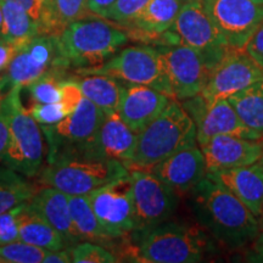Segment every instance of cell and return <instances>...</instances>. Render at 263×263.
<instances>
[{
	"label": "cell",
	"mask_w": 263,
	"mask_h": 263,
	"mask_svg": "<svg viewBox=\"0 0 263 263\" xmlns=\"http://www.w3.org/2000/svg\"><path fill=\"white\" fill-rule=\"evenodd\" d=\"M190 202L197 222L228 248L254 242L261 232L259 219L234 194L205 176L192 190Z\"/></svg>",
	"instance_id": "obj_1"
},
{
	"label": "cell",
	"mask_w": 263,
	"mask_h": 263,
	"mask_svg": "<svg viewBox=\"0 0 263 263\" xmlns=\"http://www.w3.org/2000/svg\"><path fill=\"white\" fill-rule=\"evenodd\" d=\"M196 126L182 104L172 99L166 108L138 133L128 170L151 171L185 146L196 145Z\"/></svg>",
	"instance_id": "obj_2"
},
{
	"label": "cell",
	"mask_w": 263,
	"mask_h": 263,
	"mask_svg": "<svg viewBox=\"0 0 263 263\" xmlns=\"http://www.w3.org/2000/svg\"><path fill=\"white\" fill-rule=\"evenodd\" d=\"M49 161L39 182L67 195H88L105 184L129 174V170L120 161L82 154L60 155Z\"/></svg>",
	"instance_id": "obj_3"
},
{
	"label": "cell",
	"mask_w": 263,
	"mask_h": 263,
	"mask_svg": "<svg viewBox=\"0 0 263 263\" xmlns=\"http://www.w3.org/2000/svg\"><path fill=\"white\" fill-rule=\"evenodd\" d=\"M128 42L124 29L103 20H77L58 35V48L66 64L103 65Z\"/></svg>",
	"instance_id": "obj_4"
},
{
	"label": "cell",
	"mask_w": 263,
	"mask_h": 263,
	"mask_svg": "<svg viewBox=\"0 0 263 263\" xmlns=\"http://www.w3.org/2000/svg\"><path fill=\"white\" fill-rule=\"evenodd\" d=\"M20 91L21 87H12L0 101L9 123V143L2 161L22 176L34 177L42 168L44 144L38 122L24 106Z\"/></svg>",
	"instance_id": "obj_5"
},
{
	"label": "cell",
	"mask_w": 263,
	"mask_h": 263,
	"mask_svg": "<svg viewBox=\"0 0 263 263\" xmlns=\"http://www.w3.org/2000/svg\"><path fill=\"white\" fill-rule=\"evenodd\" d=\"M209 250V240L188 224L164 222L139 232L138 257L146 263L201 262Z\"/></svg>",
	"instance_id": "obj_6"
},
{
	"label": "cell",
	"mask_w": 263,
	"mask_h": 263,
	"mask_svg": "<svg viewBox=\"0 0 263 263\" xmlns=\"http://www.w3.org/2000/svg\"><path fill=\"white\" fill-rule=\"evenodd\" d=\"M82 73L112 76L126 83L154 88L173 99L160 52L149 45L124 48L100 67L84 68Z\"/></svg>",
	"instance_id": "obj_7"
},
{
	"label": "cell",
	"mask_w": 263,
	"mask_h": 263,
	"mask_svg": "<svg viewBox=\"0 0 263 263\" xmlns=\"http://www.w3.org/2000/svg\"><path fill=\"white\" fill-rule=\"evenodd\" d=\"M179 44L190 47L202 55L210 68L230 50L222 34L213 24L202 2H185L176 21L170 28Z\"/></svg>",
	"instance_id": "obj_8"
},
{
	"label": "cell",
	"mask_w": 263,
	"mask_h": 263,
	"mask_svg": "<svg viewBox=\"0 0 263 263\" xmlns=\"http://www.w3.org/2000/svg\"><path fill=\"white\" fill-rule=\"evenodd\" d=\"M134 210V232L167 222L177 207V193L151 171L129 170Z\"/></svg>",
	"instance_id": "obj_9"
},
{
	"label": "cell",
	"mask_w": 263,
	"mask_h": 263,
	"mask_svg": "<svg viewBox=\"0 0 263 263\" xmlns=\"http://www.w3.org/2000/svg\"><path fill=\"white\" fill-rule=\"evenodd\" d=\"M182 106L196 126V143L205 145L217 136H236L263 140L258 134L241 122L228 99L207 100L201 94L182 100Z\"/></svg>",
	"instance_id": "obj_10"
},
{
	"label": "cell",
	"mask_w": 263,
	"mask_h": 263,
	"mask_svg": "<svg viewBox=\"0 0 263 263\" xmlns=\"http://www.w3.org/2000/svg\"><path fill=\"white\" fill-rule=\"evenodd\" d=\"M206 11L227 45L245 50L250 38L263 22V5L251 0H203Z\"/></svg>",
	"instance_id": "obj_11"
},
{
	"label": "cell",
	"mask_w": 263,
	"mask_h": 263,
	"mask_svg": "<svg viewBox=\"0 0 263 263\" xmlns=\"http://www.w3.org/2000/svg\"><path fill=\"white\" fill-rule=\"evenodd\" d=\"M105 116L101 108L83 97L73 112L65 116L60 122L51 124L49 129L44 128L51 144L50 151L59 146L66 147L55 156L49 157V160L60 155H84L100 129Z\"/></svg>",
	"instance_id": "obj_12"
},
{
	"label": "cell",
	"mask_w": 263,
	"mask_h": 263,
	"mask_svg": "<svg viewBox=\"0 0 263 263\" xmlns=\"http://www.w3.org/2000/svg\"><path fill=\"white\" fill-rule=\"evenodd\" d=\"M157 50L173 99L185 100L201 93L211 68L200 52L184 44L161 45Z\"/></svg>",
	"instance_id": "obj_13"
},
{
	"label": "cell",
	"mask_w": 263,
	"mask_h": 263,
	"mask_svg": "<svg viewBox=\"0 0 263 263\" xmlns=\"http://www.w3.org/2000/svg\"><path fill=\"white\" fill-rule=\"evenodd\" d=\"M67 65L60 57L57 35L41 34L21 47L12 58L6 74L0 81V89L5 87H28L51 66Z\"/></svg>",
	"instance_id": "obj_14"
},
{
	"label": "cell",
	"mask_w": 263,
	"mask_h": 263,
	"mask_svg": "<svg viewBox=\"0 0 263 263\" xmlns=\"http://www.w3.org/2000/svg\"><path fill=\"white\" fill-rule=\"evenodd\" d=\"M87 196L98 221L112 238L126 235L136 228L129 174L105 184Z\"/></svg>",
	"instance_id": "obj_15"
},
{
	"label": "cell",
	"mask_w": 263,
	"mask_h": 263,
	"mask_svg": "<svg viewBox=\"0 0 263 263\" xmlns=\"http://www.w3.org/2000/svg\"><path fill=\"white\" fill-rule=\"evenodd\" d=\"M263 81V67L245 50L230 49L210 71L206 85L201 91L207 100L228 99L250 85Z\"/></svg>",
	"instance_id": "obj_16"
},
{
	"label": "cell",
	"mask_w": 263,
	"mask_h": 263,
	"mask_svg": "<svg viewBox=\"0 0 263 263\" xmlns=\"http://www.w3.org/2000/svg\"><path fill=\"white\" fill-rule=\"evenodd\" d=\"M200 149L205 157L206 172L213 173L258 162L263 154V140L217 136Z\"/></svg>",
	"instance_id": "obj_17"
},
{
	"label": "cell",
	"mask_w": 263,
	"mask_h": 263,
	"mask_svg": "<svg viewBox=\"0 0 263 263\" xmlns=\"http://www.w3.org/2000/svg\"><path fill=\"white\" fill-rule=\"evenodd\" d=\"M172 98L141 84L124 87L117 114L132 130L139 133L166 108Z\"/></svg>",
	"instance_id": "obj_18"
},
{
	"label": "cell",
	"mask_w": 263,
	"mask_h": 263,
	"mask_svg": "<svg viewBox=\"0 0 263 263\" xmlns=\"http://www.w3.org/2000/svg\"><path fill=\"white\" fill-rule=\"evenodd\" d=\"M154 172L176 193L185 194L206 176L205 157L196 145L185 146L156 164Z\"/></svg>",
	"instance_id": "obj_19"
},
{
	"label": "cell",
	"mask_w": 263,
	"mask_h": 263,
	"mask_svg": "<svg viewBox=\"0 0 263 263\" xmlns=\"http://www.w3.org/2000/svg\"><path fill=\"white\" fill-rule=\"evenodd\" d=\"M137 140L138 133L132 130L117 112L106 115L93 143L84 155L116 160L126 166L133 156Z\"/></svg>",
	"instance_id": "obj_20"
},
{
	"label": "cell",
	"mask_w": 263,
	"mask_h": 263,
	"mask_svg": "<svg viewBox=\"0 0 263 263\" xmlns=\"http://www.w3.org/2000/svg\"><path fill=\"white\" fill-rule=\"evenodd\" d=\"M206 177L234 194L259 219L263 212V168L258 162L206 173Z\"/></svg>",
	"instance_id": "obj_21"
},
{
	"label": "cell",
	"mask_w": 263,
	"mask_h": 263,
	"mask_svg": "<svg viewBox=\"0 0 263 263\" xmlns=\"http://www.w3.org/2000/svg\"><path fill=\"white\" fill-rule=\"evenodd\" d=\"M29 209L60 233L66 246H74L81 238L72 223L68 195L52 186H45L28 201Z\"/></svg>",
	"instance_id": "obj_22"
},
{
	"label": "cell",
	"mask_w": 263,
	"mask_h": 263,
	"mask_svg": "<svg viewBox=\"0 0 263 263\" xmlns=\"http://www.w3.org/2000/svg\"><path fill=\"white\" fill-rule=\"evenodd\" d=\"M184 3V0H150L140 14L127 24L129 32L143 41H156L157 37L162 39L163 33L172 27Z\"/></svg>",
	"instance_id": "obj_23"
},
{
	"label": "cell",
	"mask_w": 263,
	"mask_h": 263,
	"mask_svg": "<svg viewBox=\"0 0 263 263\" xmlns=\"http://www.w3.org/2000/svg\"><path fill=\"white\" fill-rule=\"evenodd\" d=\"M3 8V26L0 38L20 49L37 35L41 29L28 12L11 0H0Z\"/></svg>",
	"instance_id": "obj_24"
},
{
	"label": "cell",
	"mask_w": 263,
	"mask_h": 263,
	"mask_svg": "<svg viewBox=\"0 0 263 263\" xmlns=\"http://www.w3.org/2000/svg\"><path fill=\"white\" fill-rule=\"evenodd\" d=\"M82 94L103 110L105 115L117 112L123 85L117 78L108 74H90L77 81Z\"/></svg>",
	"instance_id": "obj_25"
},
{
	"label": "cell",
	"mask_w": 263,
	"mask_h": 263,
	"mask_svg": "<svg viewBox=\"0 0 263 263\" xmlns=\"http://www.w3.org/2000/svg\"><path fill=\"white\" fill-rule=\"evenodd\" d=\"M20 240L29 245L57 251L66 248L60 233L29 209L28 203L20 218Z\"/></svg>",
	"instance_id": "obj_26"
},
{
	"label": "cell",
	"mask_w": 263,
	"mask_h": 263,
	"mask_svg": "<svg viewBox=\"0 0 263 263\" xmlns=\"http://www.w3.org/2000/svg\"><path fill=\"white\" fill-rule=\"evenodd\" d=\"M228 101L246 127L263 136V81L230 95Z\"/></svg>",
	"instance_id": "obj_27"
},
{
	"label": "cell",
	"mask_w": 263,
	"mask_h": 263,
	"mask_svg": "<svg viewBox=\"0 0 263 263\" xmlns=\"http://www.w3.org/2000/svg\"><path fill=\"white\" fill-rule=\"evenodd\" d=\"M68 205L72 223L81 240L97 241L114 239L98 221L87 195H68Z\"/></svg>",
	"instance_id": "obj_28"
},
{
	"label": "cell",
	"mask_w": 263,
	"mask_h": 263,
	"mask_svg": "<svg viewBox=\"0 0 263 263\" xmlns=\"http://www.w3.org/2000/svg\"><path fill=\"white\" fill-rule=\"evenodd\" d=\"M87 12V0H52L45 10L41 34L58 37L68 25L83 18Z\"/></svg>",
	"instance_id": "obj_29"
},
{
	"label": "cell",
	"mask_w": 263,
	"mask_h": 263,
	"mask_svg": "<svg viewBox=\"0 0 263 263\" xmlns=\"http://www.w3.org/2000/svg\"><path fill=\"white\" fill-rule=\"evenodd\" d=\"M35 192L34 186L21 173L8 166H0V215L29 201Z\"/></svg>",
	"instance_id": "obj_30"
},
{
	"label": "cell",
	"mask_w": 263,
	"mask_h": 263,
	"mask_svg": "<svg viewBox=\"0 0 263 263\" xmlns=\"http://www.w3.org/2000/svg\"><path fill=\"white\" fill-rule=\"evenodd\" d=\"M48 250L17 241L0 246V262L10 263H41L47 255Z\"/></svg>",
	"instance_id": "obj_31"
},
{
	"label": "cell",
	"mask_w": 263,
	"mask_h": 263,
	"mask_svg": "<svg viewBox=\"0 0 263 263\" xmlns=\"http://www.w3.org/2000/svg\"><path fill=\"white\" fill-rule=\"evenodd\" d=\"M61 82L58 77L51 74H43L38 80L28 85V89L34 103L51 104L60 103V85Z\"/></svg>",
	"instance_id": "obj_32"
},
{
	"label": "cell",
	"mask_w": 263,
	"mask_h": 263,
	"mask_svg": "<svg viewBox=\"0 0 263 263\" xmlns=\"http://www.w3.org/2000/svg\"><path fill=\"white\" fill-rule=\"evenodd\" d=\"M149 2L150 0H116L114 5L105 12L103 18L127 25L140 14Z\"/></svg>",
	"instance_id": "obj_33"
},
{
	"label": "cell",
	"mask_w": 263,
	"mask_h": 263,
	"mask_svg": "<svg viewBox=\"0 0 263 263\" xmlns=\"http://www.w3.org/2000/svg\"><path fill=\"white\" fill-rule=\"evenodd\" d=\"M71 255L72 262L74 263H115L117 261L116 256L110 251L91 242L74 245L71 249Z\"/></svg>",
	"instance_id": "obj_34"
},
{
	"label": "cell",
	"mask_w": 263,
	"mask_h": 263,
	"mask_svg": "<svg viewBox=\"0 0 263 263\" xmlns=\"http://www.w3.org/2000/svg\"><path fill=\"white\" fill-rule=\"evenodd\" d=\"M27 203H20L0 215V246L20 240V218Z\"/></svg>",
	"instance_id": "obj_35"
},
{
	"label": "cell",
	"mask_w": 263,
	"mask_h": 263,
	"mask_svg": "<svg viewBox=\"0 0 263 263\" xmlns=\"http://www.w3.org/2000/svg\"><path fill=\"white\" fill-rule=\"evenodd\" d=\"M28 111L38 123L49 124V126L60 122L62 118L67 116L60 103H34L31 107H29Z\"/></svg>",
	"instance_id": "obj_36"
},
{
	"label": "cell",
	"mask_w": 263,
	"mask_h": 263,
	"mask_svg": "<svg viewBox=\"0 0 263 263\" xmlns=\"http://www.w3.org/2000/svg\"><path fill=\"white\" fill-rule=\"evenodd\" d=\"M60 94V104L64 107L66 115L73 112L83 99V94L77 81H62Z\"/></svg>",
	"instance_id": "obj_37"
},
{
	"label": "cell",
	"mask_w": 263,
	"mask_h": 263,
	"mask_svg": "<svg viewBox=\"0 0 263 263\" xmlns=\"http://www.w3.org/2000/svg\"><path fill=\"white\" fill-rule=\"evenodd\" d=\"M245 51L263 67V22L254 33V35L250 38L245 47Z\"/></svg>",
	"instance_id": "obj_38"
},
{
	"label": "cell",
	"mask_w": 263,
	"mask_h": 263,
	"mask_svg": "<svg viewBox=\"0 0 263 263\" xmlns=\"http://www.w3.org/2000/svg\"><path fill=\"white\" fill-rule=\"evenodd\" d=\"M11 2L21 5L28 12V15L37 22L39 29H42L43 18H44L45 14V6L43 0H11Z\"/></svg>",
	"instance_id": "obj_39"
},
{
	"label": "cell",
	"mask_w": 263,
	"mask_h": 263,
	"mask_svg": "<svg viewBox=\"0 0 263 263\" xmlns=\"http://www.w3.org/2000/svg\"><path fill=\"white\" fill-rule=\"evenodd\" d=\"M18 49L15 47L11 43L3 41L0 38V72L5 68H8L10 62H11L12 58L15 57V54L17 52Z\"/></svg>",
	"instance_id": "obj_40"
},
{
	"label": "cell",
	"mask_w": 263,
	"mask_h": 263,
	"mask_svg": "<svg viewBox=\"0 0 263 263\" xmlns=\"http://www.w3.org/2000/svg\"><path fill=\"white\" fill-rule=\"evenodd\" d=\"M116 0H87V11L88 14L104 17L105 12L107 11Z\"/></svg>",
	"instance_id": "obj_41"
},
{
	"label": "cell",
	"mask_w": 263,
	"mask_h": 263,
	"mask_svg": "<svg viewBox=\"0 0 263 263\" xmlns=\"http://www.w3.org/2000/svg\"><path fill=\"white\" fill-rule=\"evenodd\" d=\"M9 143V123L3 108L0 107V160L4 156Z\"/></svg>",
	"instance_id": "obj_42"
},
{
	"label": "cell",
	"mask_w": 263,
	"mask_h": 263,
	"mask_svg": "<svg viewBox=\"0 0 263 263\" xmlns=\"http://www.w3.org/2000/svg\"><path fill=\"white\" fill-rule=\"evenodd\" d=\"M44 263H70L72 262V255L71 249H61L57 250V251H48L45 255Z\"/></svg>",
	"instance_id": "obj_43"
},
{
	"label": "cell",
	"mask_w": 263,
	"mask_h": 263,
	"mask_svg": "<svg viewBox=\"0 0 263 263\" xmlns=\"http://www.w3.org/2000/svg\"><path fill=\"white\" fill-rule=\"evenodd\" d=\"M246 261L263 263V232H259L255 239L254 248L246 255Z\"/></svg>",
	"instance_id": "obj_44"
},
{
	"label": "cell",
	"mask_w": 263,
	"mask_h": 263,
	"mask_svg": "<svg viewBox=\"0 0 263 263\" xmlns=\"http://www.w3.org/2000/svg\"><path fill=\"white\" fill-rule=\"evenodd\" d=\"M2 26H3V8H2V2H0V32H2Z\"/></svg>",
	"instance_id": "obj_45"
},
{
	"label": "cell",
	"mask_w": 263,
	"mask_h": 263,
	"mask_svg": "<svg viewBox=\"0 0 263 263\" xmlns=\"http://www.w3.org/2000/svg\"><path fill=\"white\" fill-rule=\"evenodd\" d=\"M43 3H44V6H45V10H47L49 6L51 5V3H52V0H43ZM42 31V29H41Z\"/></svg>",
	"instance_id": "obj_46"
},
{
	"label": "cell",
	"mask_w": 263,
	"mask_h": 263,
	"mask_svg": "<svg viewBox=\"0 0 263 263\" xmlns=\"http://www.w3.org/2000/svg\"><path fill=\"white\" fill-rule=\"evenodd\" d=\"M251 2H254V3H256V4H258V5H263V0H251Z\"/></svg>",
	"instance_id": "obj_47"
},
{
	"label": "cell",
	"mask_w": 263,
	"mask_h": 263,
	"mask_svg": "<svg viewBox=\"0 0 263 263\" xmlns=\"http://www.w3.org/2000/svg\"><path fill=\"white\" fill-rule=\"evenodd\" d=\"M259 224H261V228H263V212H262L261 217H259Z\"/></svg>",
	"instance_id": "obj_48"
},
{
	"label": "cell",
	"mask_w": 263,
	"mask_h": 263,
	"mask_svg": "<svg viewBox=\"0 0 263 263\" xmlns=\"http://www.w3.org/2000/svg\"><path fill=\"white\" fill-rule=\"evenodd\" d=\"M258 163H259V164H261V166H262V168H263V154H262L261 159H259V161H258Z\"/></svg>",
	"instance_id": "obj_49"
},
{
	"label": "cell",
	"mask_w": 263,
	"mask_h": 263,
	"mask_svg": "<svg viewBox=\"0 0 263 263\" xmlns=\"http://www.w3.org/2000/svg\"><path fill=\"white\" fill-rule=\"evenodd\" d=\"M184 2H194V0H184ZM199 2H203V0H199Z\"/></svg>",
	"instance_id": "obj_50"
}]
</instances>
